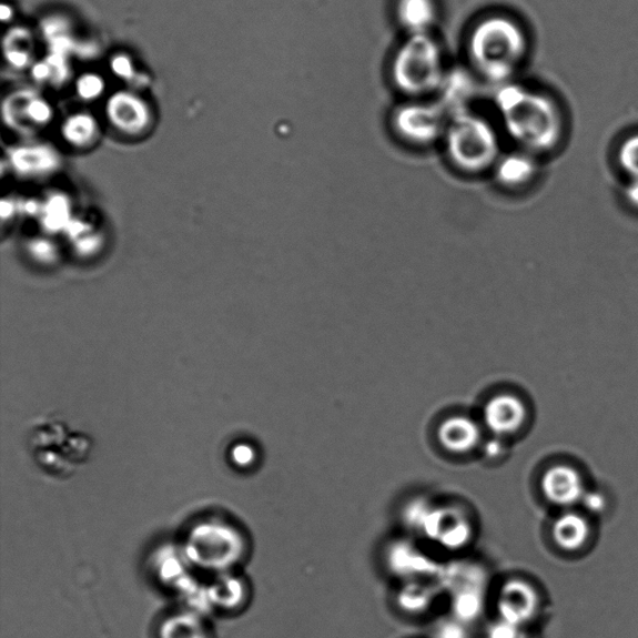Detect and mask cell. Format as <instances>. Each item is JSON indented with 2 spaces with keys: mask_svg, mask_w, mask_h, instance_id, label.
Masks as SVG:
<instances>
[{
  "mask_svg": "<svg viewBox=\"0 0 638 638\" xmlns=\"http://www.w3.org/2000/svg\"><path fill=\"white\" fill-rule=\"evenodd\" d=\"M465 624L455 620L452 622H445L440 625L435 631V638H469L467 630L464 627Z\"/></svg>",
  "mask_w": 638,
  "mask_h": 638,
  "instance_id": "ac0fdd59",
  "label": "cell"
},
{
  "mask_svg": "<svg viewBox=\"0 0 638 638\" xmlns=\"http://www.w3.org/2000/svg\"><path fill=\"white\" fill-rule=\"evenodd\" d=\"M445 77L442 50L429 33L412 34L394 57L392 78L403 94L424 97L439 91Z\"/></svg>",
  "mask_w": 638,
  "mask_h": 638,
  "instance_id": "277c9868",
  "label": "cell"
},
{
  "mask_svg": "<svg viewBox=\"0 0 638 638\" xmlns=\"http://www.w3.org/2000/svg\"><path fill=\"white\" fill-rule=\"evenodd\" d=\"M29 113L30 117L38 121L44 120L49 117L48 107L44 103H40V101H34V103L29 107Z\"/></svg>",
  "mask_w": 638,
  "mask_h": 638,
  "instance_id": "7402d4cb",
  "label": "cell"
},
{
  "mask_svg": "<svg viewBox=\"0 0 638 638\" xmlns=\"http://www.w3.org/2000/svg\"><path fill=\"white\" fill-rule=\"evenodd\" d=\"M539 606L538 591L530 583L521 579L506 581L496 599L502 621L515 627L530 622L538 614Z\"/></svg>",
  "mask_w": 638,
  "mask_h": 638,
  "instance_id": "ba28073f",
  "label": "cell"
},
{
  "mask_svg": "<svg viewBox=\"0 0 638 638\" xmlns=\"http://www.w3.org/2000/svg\"><path fill=\"white\" fill-rule=\"evenodd\" d=\"M434 594L429 587L421 584H408L398 596V601L405 611L421 614L431 607Z\"/></svg>",
  "mask_w": 638,
  "mask_h": 638,
  "instance_id": "9a60e30c",
  "label": "cell"
},
{
  "mask_svg": "<svg viewBox=\"0 0 638 638\" xmlns=\"http://www.w3.org/2000/svg\"><path fill=\"white\" fill-rule=\"evenodd\" d=\"M95 126L93 120L88 117H77L68 121L65 135L75 144H83L93 136Z\"/></svg>",
  "mask_w": 638,
  "mask_h": 638,
  "instance_id": "2e32d148",
  "label": "cell"
},
{
  "mask_svg": "<svg viewBox=\"0 0 638 638\" xmlns=\"http://www.w3.org/2000/svg\"><path fill=\"white\" fill-rule=\"evenodd\" d=\"M111 105V117L121 128L141 129L146 123V113L138 100L119 95Z\"/></svg>",
  "mask_w": 638,
  "mask_h": 638,
  "instance_id": "5bb4252c",
  "label": "cell"
},
{
  "mask_svg": "<svg viewBox=\"0 0 638 638\" xmlns=\"http://www.w3.org/2000/svg\"><path fill=\"white\" fill-rule=\"evenodd\" d=\"M518 629L519 627H515L502 621L500 625L492 631L488 638H516L518 637V634H516V630Z\"/></svg>",
  "mask_w": 638,
  "mask_h": 638,
  "instance_id": "44dd1931",
  "label": "cell"
},
{
  "mask_svg": "<svg viewBox=\"0 0 638 638\" xmlns=\"http://www.w3.org/2000/svg\"><path fill=\"white\" fill-rule=\"evenodd\" d=\"M114 70L119 75H129L131 72V64L129 63V60L125 58H118L114 60Z\"/></svg>",
  "mask_w": 638,
  "mask_h": 638,
  "instance_id": "603a6c76",
  "label": "cell"
},
{
  "mask_svg": "<svg viewBox=\"0 0 638 638\" xmlns=\"http://www.w3.org/2000/svg\"><path fill=\"white\" fill-rule=\"evenodd\" d=\"M454 114L439 98L435 103H412L397 110L394 128L415 145H428L445 134Z\"/></svg>",
  "mask_w": 638,
  "mask_h": 638,
  "instance_id": "8992f818",
  "label": "cell"
},
{
  "mask_svg": "<svg viewBox=\"0 0 638 638\" xmlns=\"http://www.w3.org/2000/svg\"><path fill=\"white\" fill-rule=\"evenodd\" d=\"M627 199L630 204L638 207V180H632L629 189L626 191Z\"/></svg>",
  "mask_w": 638,
  "mask_h": 638,
  "instance_id": "cb8c5ba5",
  "label": "cell"
},
{
  "mask_svg": "<svg viewBox=\"0 0 638 638\" xmlns=\"http://www.w3.org/2000/svg\"><path fill=\"white\" fill-rule=\"evenodd\" d=\"M78 89L81 97L91 99L101 93V90H103V83H101V79L94 75H88L79 80Z\"/></svg>",
  "mask_w": 638,
  "mask_h": 638,
  "instance_id": "d6986e66",
  "label": "cell"
},
{
  "mask_svg": "<svg viewBox=\"0 0 638 638\" xmlns=\"http://www.w3.org/2000/svg\"><path fill=\"white\" fill-rule=\"evenodd\" d=\"M437 439L443 450L462 457L482 447L484 427L482 422L468 415L454 414L439 424Z\"/></svg>",
  "mask_w": 638,
  "mask_h": 638,
  "instance_id": "9c48e42d",
  "label": "cell"
},
{
  "mask_svg": "<svg viewBox=\"0 0 638 638\" xmlns=\"http://www.w3.org/2000/svg\"><path fill=\"white\" fill-rule=\"evenodd\" d=\"M540 488L546 500L563 508L583 502L586 488L579 472L566 464L553 465L541 477Z\"/></svg>",
  "mask_w": 638,
  "mask_h": 638,
  "instance_id": "30bf717a",
  "label": "cell"
},
{
  "mask_svg": "<svg viewBox=\"0 0 638 638\" xmlns=\"http://www.w3.org/2000/svg\"><path fill=\"white\" fill-rule=\"evenodd\" d=\"M496 107L506 133L525 153H549L560 144L564 119L550 98L508 83L496 94Z\"/></svg>",
  "mask_w": 638,
  "mask_h": 638,
  "instance_id": "6da1fadb",
  "label": "cell"
},
{
  "mask_svg": "<svg viewBox=\"0 0 638 638\" xmlns=\"http://www.w3.org/2000/svg\"><path fill=\"white\" fill-rule=\"evenodd\" d=\"M27 442L38 467L58 479L73 477L89 462L94 447L88 434L50 421L33 424Z\"/></svg>",
  "mask_w": 638,
  "mask_h": 638,
  "instance_id": "3957f363",
  "label": "cell"
},
{
  "mask_svg": "<svg viewBox=\"0 0 638 638\" xmlns=\"http://www.w3.org/2000/svg\"><path fill=\"white\" fill-rule=\"evenodd\" d=\"M496 180L505 188L519 189L536 175V164L529 153H515L499 159L495 165Z\"/></svg>",
  "mask_w": 638,
  "mask_h": 638,
  "instance_id": "7c38bea8",
  "label": "cell"
},
{
  "mask_svg": "<svg viewBox=\"0 0 638 638\" xmlns=\"http://www.w3.org/2000/svg\"><path fill=\"white\" fill-rule=\"evenodd\" d=\"M581 503L586 510L591 514H602L606 508V499L599 492H586Z\"/></svg>",
  "mask_w": 638,
  "mask_h": 638,
  "instance_id": "ffe728a7",
  "label": "cell"
},
{
  "mask_svg": "<svg viewBox=\"0 0 638 638\" xmlns=\"http://www.w3.org/2000/svg\"><path fill=\"white\" fill-rule=\"evenodd\" d=\"M445 138L450 161L467 174H482L499 161L498 134L488 121L467 110L452 119Z\"/></svg>",
  "mask_w": 638,
  "mask_h": 638,
  "instance_id": "5b68a950",
  "label": "cell"
},
{
  "mask_svg": "<svg viewBox=\"0 0 638 638\" xmlns=\"http://www.w3.org/2000/svg\"><path fill=\"white\" fill-rule=\"evenodd\" d=\"M529 419L528 405L514 393H499L485 402L482 412V424L494 438L515 437Z\"/></svg>",
  "mask_w": 638,
  "mask_h": 638,
  "instance_id": "52a82bcc",
  "label": "cell"
},
{
  "mask_svg": "<svg viewBox=\"0 0 638 638\" xmlns=\"http://www.w3.org/2000/svg\"><path fill=\"white\" fill-rule=\"evenodd\" d=\"M528 54L520 26L506 17H490L473 29L469 55L477 72L493 83L508 84Z\"/></svg>",
  "mask_w": 638,
  "mask_h": 638,
  "instance_id": "7a4b0ae2",
  "label": "cell"
},
{
  "mask_svg": "<svg viewBox=\"0 0 638 638\" xmlns=\"http://www.w3.org/2000/svg\"><path fill=\"white\" fill-rule=\"evenodd\" d=\"M620 165L632 180H638V135L627 139L620 150Z\"/></svg>",
  "mask_w": 638,
  "mask_h": 638,
  "instance_id": "e0dca14e",
  "label": "cell"
},
{
  "mask_svg": "<svg viewBox=\"0 0 638 638\" xmlns=\"http://www.w3.org/2000/svg\"><path fill=\"white\" fill-rule=\"evenodd\" d=\"M591 528L586 516L566 512L553 524V539L565 551H579L589 541Z\"/></svg>",
  "mask_w": 638,
  "mask_h": 638,
  "instance_id": "8fae6325",
  "label": "cell"
},
{
  "mask_svg": "<svg viewBox=\"0 0 638 638\" xmlns=\"http://www.w3.org/2000/svg\"><path fill=\"white\" fill-rule=\"evenodd\" d=\"M398 19L409 34L429 33L437 18L434 0H399Z\"/></svg>",
  "mask_w": 638,
  "mask_h": 638,
  "instance_id": "4fadbf2b",
  "label": "cell"
}]
</instances>
